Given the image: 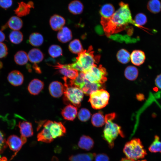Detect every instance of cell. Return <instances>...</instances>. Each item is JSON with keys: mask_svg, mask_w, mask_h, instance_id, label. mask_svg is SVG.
I'll use <instances>...</instances> for the list:
<instances>
[{"mask_svg": "<svg viewBox=\"0 0 161 161\" xmlns=\"http://www.w3.org/2000/svg\"><path fill=\"white\" fill-rule=\"evenodd\" d=\"M96 32L99 35H103V29L102 27L99 25L97 26L95 28Z\"/></svg>", "mask_w": 161, "mask_h": 161, "instance_id": "46", "label": "cell"}, {"mask_svg": "<svg viewBox=\"0 0 161 161\" xmlns=\"http://www.w3.org/2000/svg\"><path fill=\"white\" fill-rule=\"evenodd\" d=\"M69 50L72 53L79 54L84 50L80 41L76 39L72 41L68 46Z\"/></svg>", "mask_w": 161, "mask_h": 161, "instance_id": "29", "label": "cell"}, {"mask_svg": "<svg viewBox=\"0 0 161 161\" xmlns=\"http://www.w3.org/2000/svg\"><path fill=\"white\" fill-rule=\"evenodd\" d=\"M27 55L30 61L34 64L41 62L44 57V54L40 49L37 48L31 49Z\"/></svg>", "mask_w": 161, "mask_h": 161, "instance_id": "19", "label": "cell"}, {"mask_svg": "<svg viewBox=\"0 0 161 161\" xmlns=\"http://www.w3.org/2000/svg\"><path fill=\"white\" fill-rule=\"evenodd\" d=\"M114 10V8L113 5L110 3L106 4L101 7L99 13L102 17L109 18L113 15Z\"/></svg>", "mask_w": 161, "mask_h": 161, "instance_id": "27", "label": "cell"}, {"mask_svg": "<svg viewBox=\"0 0 161 161\" xmlns=\"http://www.w3.org/2000/svg\"><path fill=\"white\" fill-rule=\"evenodd\" d=\"M96 154L94 153H86L72 155L69 158V161H92Z\"/></svg>", "mask_w": 161, "mask_h": 161, "instance_id": "23", "label": "cell"}, {"mask_svg": "<svg viewBox=\"0 0 161 161\" xmlns=\"http://www.w3.org/2000/svg\"><path fill=\"white\" fill-rule=\"evenodd\" d=\"M123 152L127 158L135 161L144 158L147 154L140 140L137 138L133 139L125 144Z\"/></svg>", "mask_w": 161, "mask_h": 161, "instance_id": "4", "label": "cell"}, {"mask_svg": "<svg viewBox=\"0 0 161 161\" xmlns=\"http://www.w3.org/2000/svg\"><path fill=\"white\" fill-rule=\"evenodd\" d=\"M92 47L89 46L87 50H84L78 54L74 59L80 68L81 72L86 73L99 61L100 56H95Z\"/></svg>", "mask_w": 161, "mask_h": 161, "instance_id": "5", "label": "cell"}, {"mask_svg": "<svg viewBox=\"0 0 161 161\" xmlns=\"http://www.w3.org/2000/svg\"><path fill=\"white\" fill-rule=\"evenodd\" d=\"M95 161H109V159L108 156L104 154H99L95 155Z\"/></svg>", "mask_w": 161, "mask_h": 161, "instance_id": "44", "label": "cell"}, {"mask_svg": "<svg viewBox=\"0 0 161 161\" xmlns=\"http://www.w3.org/2000/svg\"><path fill=\"white\" fill-rule=\"evenodd\" d=\"M27 140L26 138L21 136L19 137L16 135H12L8 137L7 141V145L11 150L15 152L11 159L16 155Z\"/></svg>", "mask_w": 161, "mask_h": 161, "instance_id": "8", "label": "cell"}, {"mask_svg": "<svg viewBox=\"0 0 161 161\" xmlns=\"http://www.w3.org/2000/svg\"><path fill=\"white\" fill-rule=\"evenodd\" d=\"M78 116L80 120L81 121L86 122L90 118L91 113L87 109L82 108L79 111Z\"/></svg>", "mask_w": 161, "mask_h": 161, "instance_id": "39", "label": "cell"}, {"mask_svg": "<svg viewBox=\"0 0 161 161\" xmlns=\"http://www.w3.org/2000/svg\"><path fill=\"white\" fill-rule=\"evenodd\" d=\"M62 79L64 82L63 98L64 103H71L76 107H80L83 97V91L74 84L72 80L65 76Z\"/></svg>", "mask_w": 161, "mask_h": 161, "instance_id": "2", "label": "cell"}, {"mask_svg": "<svg viewBox=\"0 0 161 161\" xmlns=\"http://www.w3.org/2000/svg\"><path fill=\"white\" fill-rule=\"evenodd\" d=\"M49 130L51 135L53 139L64 136L66 132L65 126L60 122L52 121Z\"/></svg>", "mask_w": 161, "mask_h": 161, "instance_id": "11", "label": "cell"}, {"mask_svg": "<svg viewBox=\"0 0 161 161\" xmlns=\"http://www.w3.org/2000/svg\"><path fill=\"white\" fill-rule=\"evenodd\" d=\"M66 23L64 18L58 14H54L51 17L49 23L51 28L54 30H59L63 27Z\"/></svg>", "mask_w": 161, "mask_h": 161, "instance_id": "13", "label": "cell"}, {"mask_svg": "<svg viewBox=\"0 0 161 161\" xmlns=\"http://www.w3.org/2000/svg\"><path fill=\"white\" fill-rule=\"evenodd\" d=\"M6 24L7 27L14 30H20L23 25V22L21 19L19 17L15 16L11 17Z\"/></svg>", "mask_w": 161, "mask_h": 161, "instance_id": "25", "label": "cell"}, {"mask_svg": "<svg viewBox=\"0 0 161 161\" xmlns=\"http://www.w3.org/2000/svg\"><path fill=\"white\" fill-rule=\"evenodd\" d=\"M72 80L74 84L80 89L84 84L86 80L85 73L83 72H80L78 73L76 78Z\"/></svg>", "mask_w": 161, "mask_h": 161, "instance_id": "40", "label": "cell"}, {"mask_svg": "<svg viewBox=\"0 0 161 161\" xmlns=\"http://www.w3.org/2000/svg\"><path fill=\"white\" fill-rule=\"evenodd\" d=\"M44 85V83L42 81L34 79L29 83L27 87L28 90L31 94L37 95L43 89Z\"/></svg>", "mask_w": 161, "mask_h": 161, "instance_id": "17", "label": "cell"}, {"mask_svg": "<svg viewBox=\"0 0 161 161\" xmlns=\"http://www.w3.org/2000/svg\"><path fill=\"white\" fill-rule=\"evenodd\" d=\"M7 78L9 82L15 86L21 85L24 80V77L22 74L17 70H14L10 72L8 75Z\"/></svg>", "mask_w": 161, "mask_h": 161, "instance_id": "12", "label": "cell"}, {"mask_svg": "<svg viewBox=\"0 0 161 161\" xmlns=\"http://www.w3.org/2000/svg\"><path fill=\"white\" fill-rule=\"evenodd\" d=\"M9 38L11 43L17 44L22 41L23 39V36L21 31L18 30H13L10 33Z\"/></svg>", "mask_w": 161, "mask_h": 161, "instance_id": "35", "label": "cell"}, {"mask_svg": "<svg viewBox=\"0 0 161 161\" xmlns=\"http://www.w3.org/2000/svg\"><path fill=\"white\" fill-rule=\"evenodd\" d=\"M109 94L102 89L92 92L89 95V102L94 109H99L104 107L108 103Z\"/></svg>", "mask_w": 161, "mask_h": 161, "instance_id": "6", "label": "cell"}, {"mask_svg": "<svg viewBox=\"0 0 161 161\" xmlns=\"http://www.w3.org/2000/svg\"><path fill=\"white\" fill-rule=\"evenodd\" d=\"M91 122L92 125L96 127H100L105 123V117L100 112L96 113L92 116Z\"/></svg>", "mask_w": 161, "mask_h": 161, "instance_id": "32", "label": "cell"}, {"mask_svg": "<svg viewBox=\"0 0 161 161\" xmlns=\"http://www.w3.org/2000/svg\"><path fill=\"white\" fill-rule=\"evenodd\" d=\"M147 8L152 13H158L161 10V2L159 0H150L148 3Z\"/></svg>", "mask_w": 161, "mask_h": 161, "instance_id": "33", "label": "cell"}, {"mask_svg": "<svg viewBox=\"0 0 161 161\" xmlns=\"http://www.w3.org/2000/svg\"><path fill=\"white\" fill-rule=\"evenodd\" d=\"M120 161H135L127 158H122Z\"/></svg>", "mask_w": 161, "mask_h": 161, "instance_id": "50", "label": "cell"}, {"mask_svg": "<svg viewBox=\"0 0 161 161\" xmlns=\"http://www.w3.org/2000/svg\"><path fill=\"white\" fill-rule=\"evenodd\" d=\"M148 150L151 152L161 153V141L160 140L158 136H155L154 140L149 147Z\"/></svg>", "mask_w": 161, "mask_h": 161, "instance_id": "37", "label": "cell"}, {"mask_svg": "<svg viewBox=\"0 0 161 161\" xmlns=\"http://www.w3.org/2000/svg\"><path fill=\"white\" fill-rule=\"evenodd\" d=\"M56 69L58 70L60 74L71 80H74L78 75V71L75 69H70L67 68L66 64H63L57 63L53 66Z\"/></svg>", "mask_w": 161, "mask_h": 161, "instance_id": "10", "label": "cell"}, {"mask_svg": "<svg viewBox=\"0 0 161 161\" xmlns=\"http://www.w3.org/2000/svg\"><path fill=\"white\" fill-rule=\"evenodd\" d=\"M52 121L44 120L43 124V129L37 135L38 140L47 143H50L54 140L50 132V127Z\"/></svg>", "mask_w": 161, "mask_h": 161, "instance_id": "9", "label": "cell"}, {"mask_svg": "<svg viewBox=\"0 0 161 161\" xmlns=\"http://www.w3.org/2000/svg\"><path fill=\"white\" fill-rule=\"evenodd\" d=\"M61 114L65 119L73 121L77 114V108L73 105L69 104L62 110Z\"/></svg>", "mask_w": 161, "mask_h": 161, "instance_id": "14", "label": "cell"}, {"mask_svg": "<svg viewBox=\"0 0 161 161\" xmlns=\"http://www.w3.org/2000/svg\"><path fill=\"white\" fill-rule=\"evenodd\" d=\"M8 54V49L7 46L4 43L0 42V58L7 56Z\"/></svg>", "mask_w": 161, "mask_h": 161, "instance_id": "42", "label": "cell"}, {"mask_svg": "<svg viewBox=\"0 0 161 161\" xmlns=\"http://www.w3.org/2000/svg\"><path fill=\"white\" fill-rule=\"evenodd\" d=\"M21 136L27 138L32 136L33 131L31 123L26 121H20L18 125Z\"/></svg>", "mask_w": 161, "mask_h": 161, "instance_id": "16", "label": "cell"}, {"mask_svg": "<svg viewBox=\"0 0 161 161\" xmlns=\"http://www.w3.org/2000/svg\"><path fill=\"white\" fill-rule=\"evenodd\" d=\"M130 59L134 65L140 66L144 63L145 59V53L141 50H134L130 55Z\"/></svg>", "mask_w": 161, "mask_h": 161, "instance_id": "18", "label": "cell"}, {"mask_svg": "<svg viewBox=\"0 0 161 161\" xmlns=\"http://www.w3.org/2000/svg\"><path fill=\"white\" fill-rule=\"evenodd\" d=\"M7 145V141L3 134L0 131V154L4 151Z\"/></svg>", "mask_w": 161, "mask_h": 161, "instance_id": "41", "label": "cell"}, {"mask_svg": "<svg viewBox=\"0 0 161 161\" xmlns=\"http://www.w3.org/2000/svg\"><path fill=\"white\" fill-rule=\"evenodd\" d=\"M134 21L135 26L138 27H143L142 26L145 25L147 22V18L144 13H140L135 16Z\"/></svg>", "mask_w": 161, "mask_h": 161, "instance_id": "38", "label": "cell"}, {"mask_svg": "<svg viewBox=\"0 0 161 161\" xmlns=\"http://www.w3.org/2000/svg\"><path fill=\"white\" fill-rule=\"evenodd\" d=\"M3 66V64L2 62L0 61V69H2Z\"/></svg>", "mask_w": 161, "mask_h": 161, "instance_id": "53", "label": "cell"}, {"mask_svg": "<svg viewBox=\"0 0 161 161\" xmlns=\"http://www.w3.org/2000/svg\"><path fill=\"white\" fill-rule=\"evenodd\" d=\"M52 161H58V160L57 157L53 156L52 158Z\"/></svg>", "mask_w": 161, "mask_h": 161, "instance_id": "52", "label": "cell"}, {"mask_svg": "<svg viewBox=\"0 0 161 161\" xmlns=\"http://www.w3.org/2000/svg\"><path fill=\"white\" fill-rule=\"evenodd\" d=\"M57 37L59 41L66 43L70 41L72 37L71 30L66 27H63L58 32Z\"/></svg>", "mask_w": 161, "mask_h": 161, "instance_id": "20", "label": "cell"}, {"mask_svg": "<svg viewBox=\"0 0 161 161\" xmlns=\"http://www.w3.org/2000/svg\"><path fill=\"white\" fill-rule=\"evenodd\" d=\"M101 85L90 82L86 79L84 84L80 89L85 94L90 95L92 92L100 89L102 87Z\"/></svg>", "mask_w": 161, "mask_h": 161, "instance_id": "24", "label": "cell"}, {"mask_svg": "<svg viewBox=\"0 0 161 161\" xmlns=\"http://www.w3.org/2000/svg\"><path fill=\"white\" fill-rule=\"evenodd\" d=\"M138 71L134 66H127L125 69L124 75L126 78L129 80H133L137 78Z\"/></svg>", "mask_w": 161, "mask_h": 161, "instance_id": "31", "label": "cell"}, {"mask_svg": "<svg viewBox=\"0 0 161 161\" xmlns=\"http://www.w3.org/2000/svg\"><path fill=\"white\" fill-rule=\"evenodd\" d=\"M28 55L26 52L22 50L17 52L14 56V60L16 63L19 65H23L26 64L28 61Z\"/></svg>", "mask_w": 161, "mask_h": 161, "instance_id": "30", "label": "cell"}, {"mask_svg": "<svg viewBox=\"0 0 161 161\" xmlns=\"http://www.w3.org/2000/svg\"><path fill=\"white\" fill-rule=\"evenodd\" d=\"M83 5L79 0H74L69 4L68 9L69 12L74 15L81 14L83 11Z\"/></svg>", "mask_w": 161, "mask_h": 161, "instance_id": "22", "label": "cell"}, {"mask_svg": "<svg viewBox=\"0 0 161 161\" xmlns=\"http://www.w3.org/2000/svg\"><path fill=\"white\" fill-rule=\"evenodd\" d=\"M49 89L50 95L55 97H60L64 93V86L61 82L58 81H54L51 83Z\"/></svg>", "mask_w": 161, "mask_h": 161, "instance_id": "15", "label": "cell"}, {"mask_svg": "<svg viewBox=\"0 0 161 161\" xmlns=\"http://www.w3.org/2000/svg\"><path fill=\"white\" fill-rule=\"evenodd\" d=\"M32 67L37 73H41L40 68L37 64H34L33 65Z\"/></svg>", "mask_w": 161, "mask_h": 161, "instance_id": "47", "label": "cell"}, {"mask_svg": "<svg viewBox=\"0 0 161 161\" xmlns=\"http://www.w3.org/2000/svg\"><path fill=\"white\" fill-rule=\"evenodd\" d=\"M48 53L52 57L56 58L62 56V50L61 47L57 45L53 44L50 46L48 50Z\"/></svg>", "mask_w": 161, "mask_h": 161, "instance_id": "36", "label": "cell"}, {"mask_svg": "<svg viewBox=\"0 0 161 161\" xmlns=\"http://www.w3.org/2000/svg\"><path fill=\"white\" fill-rule=\"evenodd\" d=\"M115 117L114 113L108 114L105 116V125L103 137L111 148L114 147V140L119 135L124 137L121 127L113 122Z\"/></svg>", "mask_w": 161, "mask_h": 161, "instance_id": "3", "label": "cell"}, {"mask_svg": "<svg viewBox=\"0 0 161 161\" xmlns=\"http://www.w3.org/2000/svg\"><path fill=\"white\" fill-rule=\"evenodd\" d=\"M0 161H7L6 157H0Z\"/></svg>", "mask_w": 161, "mask_h": 161, "instance_id": "51", "label": "cell"}, {"mask_svg": "<svg viewBox=\"0 0 161 161\" xmlns=\"http://www.w3.org/2000/svg\"><path fill=\"white\" fill-rule=\"evenodd\" d=\"M29 6L31 8H34V4L33 2L32 1H30L27 3Z\"/></svg>", "mask_w": 161, "mask_h": 161, "instance_id": "49", "label": "cell"}, {"mask_svg": "<svg viewBox=\"0 0 161 161\" xmlns=\"http://www.w3.org/2000/svg\"><path fill=\"white\" fill-rule=\"evenodd\" d=\"M43 36L38 32L31 33L29 36V42L32 45L35 47H38L41 45L44 42Z\"/></svg>", "mask_w": 161, "mask_h": 161, "instance_id": "28", "label": "cell"}, {"mask_svg": "<svg viewBox=\"0 0 161 161\" xmlns=\"http://www.w3.org/2000/svg\"><path fill=\"white\" fill-rule=\"evenodd\" d=\"M117 57L119 62L122 64H126L130 60V55L125 49H121L117 52Z\"/></svg>", "mask_w": 161, "mask_h": 161, "instance_id": "34", "label": "cell"}, {"mask_svg": "<svg viewBox=\"0 0 161 161\" xmlns=\"http://www.w3.org/2000/svg\"><path fill=\"white\" fill-rule=\"evenodd\" d=\"M94 141L90 137L85 135L81 136L78 143V147L86 151L91 150L93 147Z\"/></svg>", "mask_w": 161, "mask_h": 161, "instance_id": "21", "label": "cell"}, {"mask_svg": "<svg viewBox=\"0 0 161 161\" xmlns=\"http://www.w3.org/2000/svg\"><path fill=\"white\" fill-rule=\"evenodd\" d=\"M13 0H0V7L6 9L11 6L13 4Z\"/></svg>", "mask_w": 161, "mask_h": 161, "instance_id": "43", "label": "cell"}, {"mask_svg": "<svg viewBox=\"0 0 161 161\" xmlns=\"http://www.w3.org/2000/svg\"><path fill=\"white\" fill-rule=\"evenodd\" d=\"M106 69L102 65H94L85 73L86 79L90 82L103 84L107 80Z\"/></svg>", "mask_w": 161, "mask_h": 161, "instance_id": "7", "label": "cell"}, {"mask_svg": "<svg viewBox=\"0 0 161 161\" xmlns=\"http://www.w3.org/2000/svg\"><path fill=\"white\" fill-rule=\"evenodd\" d=\"M155 82L157 86L161 89V74L157 76L155 80Z\"/></svg>", "mask_w": 161, "mask_h": 161, "instance_id": "45", "label": "cell"}, {"mask_svg": "<svg viewBox=\"0 0 161 161\" xmlns=\"http://www.w3.org/2000/svg\"><path fill=\"white\" fill-rule=\"evenodd\" d=\"M5 39V36L4 33L1 30H0V42L3 41Z\"/></svg>", "mask_w": 161, "mask_h": 161, "instance_id": "48", "label": "cell"}, {"mask_svg": "<svg viewBox=\"0 0 161 161\" xmlns=\"http://www.w3.org/2000/svg\"><path fill=\"white\" fill-rule=\"evenodd\" d=\"M119 5V8L111 17L101 18L104 31L108 37L126 29L129 24L135 25L128 4L121 1Z\"/></svg>", "mask_w": 161, "mask_h": 161, "instance_id": "1", "label": "cell"}, {"mask_svg": "<svg viewBox=\"0 0 161 161\" xmlns=\"http://www.w3.org/2000/svg\"><path fill=\"white\" fill-rule=\"evenodd\" d=\"M137 161H147L146 160H138Z\"/></svg>", "mask_w": 161, "mask_h": 161, "instance_id": "54", "label": "cell"}, {"mask_svg": "<svg viewBox=\"0 0 161 161\" xmlns=\"http://www.w3.org/2000/svg\"><path fill=\"white\" fill-rule=\"evenodd\" d=\"M18 7L14 10L15 14L19 17L26 16L30 13L31 8L27 3L23 1L18 3Z\"/></svg>", "mask_w": 161, "mask_h": 161, "instance_id": "26", "label": "cell"}]
</instances>
